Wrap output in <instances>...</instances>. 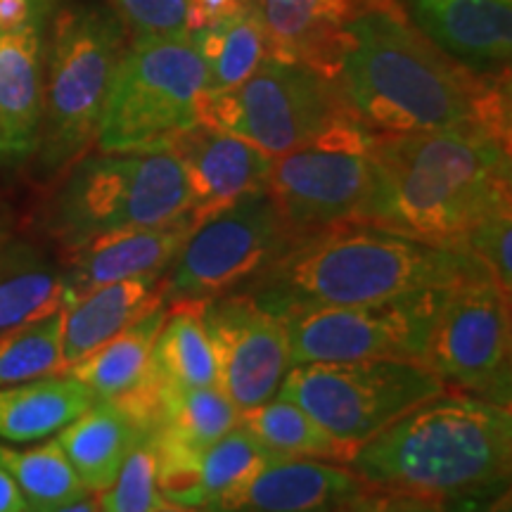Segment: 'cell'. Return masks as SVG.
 I'll return each instance as SVG.
<instances>
[{
  "label": "cell",
  "instance_id": "1",
  "mask_svg": "<svg viewBox=\"0 0 512 512\" xmlns=\"http://www.w3.org/2000/svg\"><path fill=\"white\" fill-rule=\"evenodd\" d=\"M339 91L373 136L477 128L510 143L508 74L465 67L418 29L396 0H358Z\"/></svg>",
  "mask_w": 512,
  "mask_h": 512
},
{
  "label": "cell",
  "instance_id": "2",
  "mask_svg": "<svg viewBox=\"0 0 512 512\" xmlns=\"http://www.w3.org/2000/svg\"><path fill=\"white\" fill-rule=\"evenodd\" d=\"M366 223L463 252L472 228L510 211V143L477 131L375 136Z\"/></svg>",
  "mask_w": 512,
  "mask_h": 512
},
{
  "label": "cell",
  "instance_id": "3",
  "mask_svg": "<svg viewBox=\"0 0 512 512\" xmlns=\"http://www.w3.org/2000/svg\"><path fill=\"white\" fill-rule=\"evenodd\" d=\"M479 268L484 266L465 252L351 221L302 235L242 292L287 318L451 287Z\"/></svg>",
  "mask_w": 512,
  "mask_h": 512
},
{
  "label": "cell",
  "instance_id": "4",
  "mask_svg": "<svg viewBox=\"0 0 512 512\" xmlns=\"http://www.w3.org/2000/svg\"><path fill=\"white\" fill-rule=\"evenodd\" d=\"M370 489L446 503L510 484V408L444 389L366 441L349 463Z\"/></svg>",
  "mask_w": 512,
  "mask_h": 512
},
{
  "label": "cell",
  "instance_id": "5",
  "mask_svg": "<svg viewBox=\"0 0 512 512\" xmlns=\"http://www.w3.org/2000/svg\"><path fill=\"white\" fill-rule=\"evenodd\" d=\"M126 50V27L100 5L57 12L46 41L41 126L34 152L48 176L64 174L95 145L102 110Z\"/></svg>",
  "mask_w": 512,
  "mask_h": 512
},
{
  "label": "cell",
  "instance_id": "6",
  "mask_svg": "<svg viewBox=\"0 0 512 512\" xmlns=\"http://www.w3.org/2000/svg\"><path fill=\"white\" fill-rule=\"evenodd\" d=\"M190 207L178 159L159 150L83 155L64 171L46 214L60 252L121 230L162 226Z\"/></svg>",
  "mask_w": 512,
  "mask_h": 512
},
{
  "label": "cell",
  "instance_id": "7",
  "mask_svg": "<svg viewBox=\"0 0 512 512\" xmlns=\"http://www.w3.org/2000/svg\"><path fill=\"white\" fill-rule=\"evenodd\" d=\"M207 67L192 38H133L119 57L102 110L100 152L159 150L200 124Z\"/></svg>",
  "mask_w": 512,
  "mask_h": 512
},
{
  "label": "cell",
  "instance_id": "8",
  "mask_svg": "<svg viewBox=\"0 0 512 512\" xmlns=\"http://www.w3.org/2000/svg\"><path fill=\"white\" fill-rule=\"evenodd\" d=\"M446 384L420 361H354L292 366L278 394L304 408L332 437L351 448L387 430Z\"/></svg>",
  "mask_w": 512,
  "mask_h": 512
},
{
  "label": "cell",
  "instance_id": "9",
  "mask_svg": "<svg viewBox=\"0 0 512 512\" xmlns=\"http://www.w3.org/2000/svg\"><path fill=\"white\" fill-rule=\"evenodd\" d=\"M344 117L351 112L339 81L273 57L240 86L204 93L200 105V124L245 138L273 159L311 143Z\"/></svg>",
  "mask_w": 512,
  "mask_h": 512
},
{
  "label": "cell",
  "instance_id": "10",
  "mask_svg": "<svg viewBox=\"0 0 512 512\" xmlns=\"http://www.w3.org/2000/svg\"><path fill=\"white\" fill-rule=\"evenodd\" d=\"M297 240L268 192L242 197L192 230L162 275L164 306H204L238 292Z\"/></svg>",
  "mask_w": 512,
  "mask_h": 512
},
{
  "label": "cell",
  "instance_id": "11",
  "mask_svg": "<svg viewBox=\"0 0 512 512\" xmlns=\"http://www.w3.org/2000/svg\"><path fill=\"white\" fill-rule=\"evenodd\" d=\"M420 363L430 368L446 389L510 408V290L486 268L446 287Z\"/></svg>",
  "mask_w": 512,
  "mask_h": 512
},
{
  "label": "cell",
  "instance_id": "12",
  "mask_svg": "<svg viewBox=\"0 0 512 512\" xmlns=\"http://www.w3.org/2000/svg\"><path fill=\"white\" fill-rule=\"evenodd\" d=\"M375 136L344 117L316 140L273 159L268 195L302 238L339 223L363 221L373 192Z\"/></svg>",
  "mask_w": 512,
  "mask_h": 512
},
{
  "label": "cell",
  "instance_id": "13",
  "mask_svg": "<svg viewBox=\"0 0 512 512\" xmlns=\"http://www.w3.org/2000/svg\"><path fill=\"white\" fill-rule=\"evenodd\" d=\"M446 287L361 306H335L287 316L290 363L422 361Z\"/></svg>",
  "mask_w": 512,
  "mask_h": 512
},
{
  "label": "cell",
  "instance_id": "14",
  "mask_svg": "<svg viewBox=\"0 0 512 512\" xmlns=\"http://www.w3.org/2000/svg\"><path fill=\"white\" fill-rule=\"evenodd\" d=\"M202 323L219 389L233 406L242 413L271 401L292 368L285 318L238 290L204 304Z\"/></svg>",
  "mask_w": 512,
  "mask_h": 512
},
{
  "label": "cell",
  "instance_id": "15",
  "mask_svg": "<svg viewBox=\"0 0 512 512\" xmlns=\"http://www.w3.org/2000/svg\"><path fill=\"white\" fill-rule=\"evenodd\" d=\"M166 150L181 164L190 192L188 214L197 226L242 197L268 192L273 157L221 128L195 124Z\"/></svg>",
  "mask_w": 512,
  "mask_h": 512
},
{
  "label": "cell",
  "instance_id": "16",
  "mask_svg": "<svg viewBox=\"0 0 512 512\" xmlns=\"http://www.w3.org/2000/svg\"><path fill=\"white\" fill-rule=\"evenodd\" d=\"M266 34V57L339 81L358 0H249Z\"/></svg>",
  "mask_w": 512,
  "mask_h": 512
},
{
  "label": "cell",
  "instance_id": "17",
  "mask_svg": "<svg viewBox=\"0 0 512 512\" xmlns=\"http://www.w3.org/2000/svg\"><path fill=\"white\" fill-rule=\"evenodd\" d=\"M366 484L347 465L306 458H268L245 484L209 512H339Z\"/></svg>",
  "mask_w": 512,
  "mask_h": 512
},
{
  "label": "cell",
  "instance_id": "18",
  "mask_svg": "<svg viewBox=\"0 0 512 512\" xmlns=\"http://www.w3.org/2000/svg\"><path fill=\"white\" fill-rule=\"evenodd\" d=\"M197 223L188 211L162 226L121 230L100 235L83 245L62 252L64 290L69 304L95 287L119 283L145 273H164Z\"/></svg>",
  "mask_w": 512,
  "mask_h": 512
},
{
  "label": "cell",
  "instance_id": "19",
  "mask_svg": "<svg viewBox=\"0 0 512 512\" xmlns=\"http://www.w3.org/2000/svg\"><path fill=\"white\" fill-rule=\"evenodd\" d=\"M418 29L446 55L482 74H508L512 0H437L413 8Z\"/></svg>",
  "mask_w": 512,
  "mask_h": 512
},
{
  "label": "cell",
  "instance_id": "20",
  "mask_svg": "<svg viewBox=\"0 0 512 512\" xmlns=\"http://www.w3.org/2000/svg\"><path fill=\"white\" fill-rule=\"evenodd\" d=\"M46 72V22L0 34V155L36 147Z\"/></svg>",
  "mask_w": 512,
  "mask_h": 512
},
{
  "label": "cell",
  "instance_id": "21",
  "mask_svg": "<svg viewBox=\"0 0 512 512\" xmlns=\"http://www.w3.org/2000/svg\"><path fill=\"white\" fill-rule=\"evenodd\" d=\"M162 275L145 273L95 287L62 311V373L145 313L164 304Z\"/></svg>",
  "mask_w": 512,
  "mask_h": 512
},
{
  "label": "cell",
  "instance_id": "22",
  "mask_svg": "<svg viewBox=\"0 0 512 512\" xmlns=\"http://www.w3.org/2000/svg\"><path fill=\"white\" fill-rule=\"evenodd\" d=\"M140 432L114 401H93L79 418L64 425L57 444L91 494H100L114 482L126 453Z\"/></svg>",
  "mask_w": 512,
  "mask_h": 512
},
{
  "label": "cell",
  "instance_id": "23",
  "mask_svg": "<svg viewBox=\"0 0 512 512\" xmlns=\"http://www.w3.org/2000/svg\"><path fill=\"white\" fill-rule=\"evenodd\" d=\"M95 396L69 373L0 387V439L36 441L79 418Z\"/></svg>",
  "mask_w": 512,
  "mask_h": 512
},
{
  "label": "cell",
  "instance_id": "24",
  "mask_svg": "<svg viewBox=\"0 0 512 512\" xmlns=\"http://www.w3.org/2000/svg\"><path fill=\"white\" fill-rule=\"evenodd\" d=\"M67 306L62 266L27 242L0 247V335Z\"/></svg>",
  "mask_w": 512,
  "mask_h": 512
},
{
  "label": "cell",
  "instance_id": "25",
  "mask_svg": "<svg viewBox=\"0 0 512 512\" xmlns=\"http://www.w3.org/2000/svg\"><path fill=\"white\" fill-rule=\"evenodd\" d=\"M240 425L273 458L325 460L349 467L356 456V448L332 437L304 408L283 396H273L261 406L242 411Z\"/></svg>",
  "mask_w": 512,
  "mask_h": 512
},
{
  "label": "cell",
  "instance_id": "26",
  "mask_svg": "<svg viewBox=\"0 0 512 512\" xmlns=\"http://www.w3.org/2000/svg\"><path fill=\"white\" fill-rule=\"evenodd\" d=\"M166 313L169 309L164 304L145 313L143 318L128 325L126 330H121L110 342L81 358L76 366L64 373L76 377L95 396V401L117 399L143 380L145 370L150 366L152 344L162 330Z\"/></svg>",
  "mask_w": 512,
  "mask_h": 512
},
{
  "label": "cell",
  "instance_id": "27",
  "mask_svg": "<svg viewBox=\"0 0 512 512\" xmlns=\"http://www.w3.org/2000/svg\"><path fill=\"white\" fill-rule=\"evenodd\" d=\"M150 370L176 389L219 387L216 361L204 332L202 306H169L152 344Z\"/></svg>",
  "mask_w": 512,
  "mask_h": 512
},
{
  "label": "cell",
  "instance_id": "28",
  "mask_svg": "<svg viewBox=\"0 0 512 512\" xmlns=\"http://www.w3.org/2000/svg\"><path fill=\"white\" fill-rule=\"evenodd\" d=\"M188 36L207 67V93H223L240 86L266 60V34L252 3Z\"/></svg>",
  "mask_w": 512,
  "mask_h": 512
},
{
  "label": "cell",
  "instance_id": "29",
  "mask_svg": "<svg viewBox=\"0 0 512 512\" xmlns=\"http://www.w3.org/2000/svg\"><path fill=\"white\" fill-rule=\"evenodd\" d=\"M0 465L15 479L27 512H55L91 494L57 439L24 451L0 444Z\"/></svg>",
  "mask_w": 512,
  "mask_h": 512
},
{
  "label": "cell",
  "instance_id": "30",
  "mask_svg": "<svg viewBox=\"0 0 512 512\" xmlns=\"http://www.w3.org/2000/svg\"><path fill=\"white\" fill-rule=\"evenodd\" d=\"M240 425V411L219 387L176 389L166 399L164 420L155 432L157 439L183 451L202 453L223 434Z\"/></svg>",
  "mask_w": 512,
  "mask_h": 512
},
{
  "label": "cell",
  "instance_id": "31",
  "mask_svg": "<svg viewBox=\"0 0 512 512\" xmlns=\"http://www.w3.org/2000/svg\"><path fill=\"white\" fill-rule=\"evenodd\" d=\"M62 373V311L0 335V387Z\"/></svg>",
  "mask_w": 512,
  "mask_h": 512
},
{
  "label": "cell",
  "instance_id": "32",
  "mask_svg": "<svg viewBox=\"0 0 512 512\" xmlns=\"http://www.w3.org/2000/svg\"><path fill=\"white\" fill-rule=\"evenodd\" d=\"M268 458L271 456L256 444V439L242 425L233 427L219 441L204 448L200 465H197L204 503H207L204 508L245 484Z\"/></svg>",
  "mask_w": 512,
  "mask_h": 512
},
{
  "label": "cell",
  "instance_id": "33",
  "mask_svg": "<svg viewBox=\"0 0 512 512\" xmlns=\"http://www.w3.org/2000/svg\"><path fill=\"white\" fill-rule=\"evenodd\" d=\"M98 512H155L164 505L157 491V453L152 434H140L126 453L114 482L100 491Z\"/></svg>",
  "mask_w": 512,
  "mask_h": 512
},
{
  "label": "cell",
  "instance_id": "34",
  "mask_svg": "<svg viewBox=\"0 0 512 512\" xmlns=\"http://www.w3.org/2000/svg\"><path fill=\"white\" fill-rule=\"evenodd\" d=\"M192 0H114L117 15L133 38H166L188 34Z\"/></svg>",
  "mask_w": 512,
  "mask_h": 512
},
{
  "label": "cell",
  "instance_id": "35",
  "mask_svg": "<svg viewBox=\"0 0 512 512\" xmlns=\"http://www.w3.org/2000/svg\"><path fill=\"white\" fill-rule=\"evenodd\" d=\"M463 252L477 259L486 271L512 292V211L489 216L467 233Z\"/></svg>",
  "mask_w": 512,
  "mask_h": 512
},
{
  "label": "cell",
  "instance_id": "36",
  "mask_svg": "<svg viewBox=\"0 0 512 512\" xmlns=\"http://www.w3.org/2000/svg\"><path fill=\"white\" fill-rule=\"evenodd\" d=\"M339 512H446L444 505L437 501H427L411 494L384 489H366L349 501Z\"/></svg>",
  "mask_w": 512,
  "mask_h": 512
},
{
  "label": "cell",
  "instance_id": "37",
  "mask_svg": "<svg viewBox=\"0 0 512 512\" xmlns=\"http://www.w3.org/2000/svg\"><path fill=\"white\" fill-rule=\"evenodd\" d=\"M53 0H0V34L48 22Z\"/></svg>",
  "mask_w": 512,
  "mask_h": 512
},
{
  "label": "cell",
  "instance_id": "38",
  "mask_svg": "<svg viewBox=\"0 0 512 512\" xmlns=\"http://www.w3.org/2000/svg\"><path fill=\"white\" fill-rule=\"evenodd\" d=\"M446 512H512L510 484L498 486V489L475 491V494L458 496L453 501L441 503Z\"/></svg>",
  "mask_w": 512,
  "mask_h": 512
},
{
  "label": "cell",
  "instance_id": "39",
  "mask_svg": "<svg viewBox=\"0 0 512 512\" xmlns=\"http://www.w3.org/2000/svg\"><path fill=\"white\" fill-rule=\"evenodd\" d=\"M249 0H192L188 15V34L207 29L245 8Z\"/></svg>",
  "mask_w": 512,
  "mask_h": 512
},
{
  "label": "cell",
  "instance_id": "40",
  "mask_svg": "<svg viewBox=\"0 0 512 512\" xmlns=\"http://www.w3.org/2000/svg\"><path fill=\"white\" fill-rule=\"evenodd\" d=\"M0 512H27L15 479L3 465H0Z\"/></svg>",
  "mask_w": 512,
  "mask_h": 512
},
{
  "label": "cell",
  "instance_id": "41",
  "mask_svg": "<svg viewBox=\"0 0 512 512\" xmlns=\"http://www.w3.org/2000/svg\"><path fill=\"white\" fill-rule=\"evenodd\" d=\"M55 512H98V496L88 494V496L79 498V501L64 505V508L55 510Z\"/></svg>",
  "mask_w": 512,
  "mask_h": 512
},
{
  "label": "cell",
  "instance_id": "42",
  "mask_svg": "<svg viewBox=\"0 0 512 512\" xmlns=\"http://www.w3.org/2000/svg\"><path fill=\"white\" fill-rule=\"evenodd\" d=\"M155 512H209V510H192V508H174V505H162V508L155 510Z\"/></svg>",
  "mask_w": 512,
  "mask_h": 512
},
{
  "label": "cell",
  "instance_id": "43",
  "mask_svg": "<svg viewBox=\"0 0 512 512\" xmlns=\"http://www.w3.org/2000/svg\"><path fill=\"white\" fill-rule=\"evenodd\" d=\"M8 240H10V233H8V228H5L3 223H0V247H3L5 242H8Z\"/></svg>",
  "mask_w": 512,
  "mask_h": 512
},
{
  "label": "cell",
  "instance_id": "44",
  "mask_svg": "<svg viewBox=\"0 0 512 512\" xmlns=\"http://www.w3.org/2000/svg\"><path fill=\"white\" fill-rule=\"evenodd\" d=\"M411 3V8H418V5H430V3H437V0H408Z\"/></svg>",
  "mask_w": 512,
  "mask_h": 512
}]
</instances>
